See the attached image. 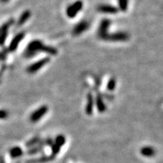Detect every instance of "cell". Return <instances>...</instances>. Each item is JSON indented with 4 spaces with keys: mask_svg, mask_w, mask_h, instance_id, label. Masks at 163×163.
<instances>
[{
    "mask_svg": "<svg viewBox=\"0 0 163 163\" xmlns=\"http://www.w3.org/2000/svg\"><path fill=\"white\" fill-rule=\"evenodd\" d=\"M0 1H1L2 2H8L9 0H0Z\"/></svg>",
    "mask_w": 163,
    "mask_h": 163,
    "instance_id": "obj_24",
    "label": "cell"
},
{
    "mask_svg": "<svg viewBox=\"0 0 163 163\" xmlns=\"http://www.w3.org/2000/svg\"><path fill=\"white\" fill-rule=\"evenodd\" d=\"M41 52H45L51 55H56L57 54V50L54 47L44 45L43 43H42L39 40H33L27 45L24 54L26 57H30Z\"/></svg>",
    "mask_w": 163,
    "mask_h": 163,
    "instance_id": "obj_1",
    "label": "cell"
},
{
    "mask_svg": "<svg viewBox=\"0 0 163 163\" xmlns=\"http://www.w3.org/2000/svg\"><path fill=\"white\" fill-rule=\"evenodd\" d=\"M118 4L121 11H125L126 10L128 9L129 1H128V0H118Z\"/></svg>",
    "mask_w": 163,
    "mask_h": 163,
    "instance_id": "obj_20",
    "label": "cell"
},
{
    "mask_svg": "<svg viewBox=\"0 0 163 163\" xmlns=\"http://www.w3.org/2000/svg\"><path fill=\"white\" fill-rule=\"evenodd\" d=\"M8 112L5 110H0V120H3V119L8 118Z\"/></svg>",
    "mask_w": 163,
    "mask_h": 163,
    "instance_id": "obj_23",
    "label": "cell"
},
{
    "mask_svg": "<svg viewBox=\"0 0 163 163\" xmlns=\"http://www.w3.org/2000/svg\"><path fill=\"white\" fill-rule=\"evenodd\" d=\"M89 28V23L86 20H82V21L78 23L73 29V34L74 36H79L82 34V33L85 32Z\"/></svg>",
    "mask_w": 163,
    "mask_h": 163,
    "instance_id": "obj_8",
    "label": "cell"
},
{
    "mask_svg": "<svg viewBox=\"0 0 163 163\" xmlns=\"http://www.w3.org/2000/svg\"><path fill=\"white\" fill-rule=\"evenodd\" d=\"M51 148H52V155L54 156H55L57 154H58L59 152H60V150H61L60 147H57L54 143L52 145V146H51Z\"/></svg>",
    "mask_w": 163,
    "mask_h": 163,
    "instance_id": "obj_22",
    "label": "cell"
},
{
    "mask_svg": "<svg viewBox=\"0 0 163 163\" xmlns=\"http://www.w3.org/2000/svg\"><path fill=\"white\" fill-rule=\"evenodd\" d=\"M55 156H54L50 155V156H43L41 157L36 158V159H31L27 160V163H45L50 162V161L54 160Z\"/></svg>",
    "mask_w": 163,
    "mask_h": 163,
    "instance_id": "obj_11",
    "label": "cell"
},
{
    "mask_svg": "<svg viewBox=\"0 0 163 163\" xmlns=\"http://www.w3.org/2000/svg\"><path fill=\"white\" fill-rule=\"evenodd\" d=\"M94 101L92 93H89L87 97V105L85 109V113L88 115H91L93 113V108H94Z\"/></svg>",
    "mask_w": 163,
    "mask_h": 163,
    "instance_id": "obj_12",
    "label": "cell"
},
{
    "mask_svg": "<svg viewBox=\"0 0 163 163\" xmlns=\"http://www.w3.org/2000/svg\"><path fill=\"white\" fill-rule=\"evenodd\" d=\"M97 10L101 13L110 14V15H115L119 12V9L116 7L110 6V5H101L98 6Z\"/></svg>",
    "mask_w": 163,
    "mask_h": 163,
    "instance_id": "obj_10",
    "label": "cell"
},
{
    "mask_svg": "<svg viewBox=\"0 0 163 163\" xmlns=\"http://www.w3.org/2000/svg\"><path fill=\"white\" fill-rule=\"evenodd\" d=\"M10 156H11L12 159H16V158H18L24 154V152H23L22 149L19 147H15L13 148H11L9 151Z\"/></svg>",
    "mask_w": 163,
    "mask_h": 163,
    "instance_id": "obj_16",
    "label": "cell"
},
{
    "mask_svg": "<svg viewBox=\"0 0 163 163\" xmlns=\"http://www.w3.org/2000/svg\"><path fill=\"white\" fill-rule=\"evenodd\" d=\"M48 106L43 105V106H40L39 108H38L37 110H35L34 112L31 114L30 117H29V120L32 122H38L40 119H42L43 117L48 112Z\"/></svg>",
    "mask_w": 163,
    "mask_h": 163,
    "instance_id": "obj_5",
    "label": "cell"
},
{
    "mask_svg": "<svg viewBox=\"0 0 163 163\" xmlns=\"http://www.w3.org/2000/svg\"><path fill=\"white\" fill-rule=\"evenodd\" d=\"M115 86H116V80L114 78L110 79L107 82V85H106L108 90L113 91L115 88Z\"/></svg>",
    "mask_w": 163,
    "mask_h": 163,
    "instance_id": "obj_21",
    "label": "cell"
},
{
    "mask_svg": "<svg viewBox=\"0 0 163 163\" xmlns=\"http://www.w3.org/2000/svg\"><path fill=\"white\" fill-rule=\"evenodd\" d=\"M40 141H41V139H40L38 137H35V138H32V139H30L29 141H27V143H26V147L30 148V147H36V145L38 144Z\"/></svg>",
    "mask_w": 163,
    "mask_h": 163,
    "instance_id": "obj_18",
    "label": "cell"
},
{
    "mask_svg": "<svg viewBox=\"0 0 163 163\" xmlns=\"http://www.w3.org/2000/svg\"><path fill=\"white\" fill-rule=\"evenodd\" d=\"M16 163H20V162H16Z\"/></svg>",
    "mask_w": 163,
    "mask_h": 163,
    "instance_id": "obj_25",
    "label": "cell"
},
{
    "mask_svg": "<svg viewBox=\"0 0 163 163\" xmlns=\"http://www.w3.org/2000/svg\"><path fill=\"white\" fill-rule=\"evenodd\" d=\"M110 24H111V22H110V20H108V19H104V20H103L101 22L99 29H98V36H99L100 38H103L104 37L105 35H106V33H108L107 30L109 27H110Z\"/></svg>",
    "mask_w": 163,
    "mask_h": 163,
    "instance_id": "obj_9",
    "label": "cell"
},
{
    "mask_svg": "<svg viewBox=\"0 0 163 163\" xmlns=\"http://www.w3.org/2000/svg\"><path fill=\"white\" fill-rule=\"evenodd\" d=\"M24 36H25V33L24 32L17 33L16 36L13 38V39L11 40V43H10L9 45V47H8V50H9L10 52H15L17 48V47H18L20 42L24 39Z\"/></svg>",
    "mask_w": 163,
    "mask_h": 163,
    "instance_id": "obj_7",
    "label": "cell"
},
{
    "mask_svg": "<svg viewBox=\"0 0 163 163\" xmlns=\"http://www.w3.org/2000/svg\"><path fill=\"white\" fill-rule=\"evenodd\" d=\"M95 102L98 112H100V113H104L106 110V104L103 102V98L100 95H97V97H96Z\"/></svg>",
    "mask_w": 163,
    "mask_h": 163,
    "instance_id": "obj_15",
    "label": "cell"
},
{
    "mask_svg": "<svg viewBox=\"0 0 163 163\" xmlns=\"http://www.w3.org/2000/svg\"><path fill=\"white\" fill-rule=\"evenodd\" d=\"M65 142H66L65 137H64V135H61H61H58L56 137L55 141H54V143H55L57 147H59L60 148H61V147L64 145Z\"/></svg>",
    "mask_w": 163,
    "mask_h": 163,
    "instance_id": "obj_19",
    "label": "cell"
},
{
    "mask_svg": "<svg viewBox=\"0 0 163 163\" xmlns=\"http://www.w3.org/2000/svg\"><path fill=\"white\" fill-rule=\"evenodd\" d=\"M82 8H83V2L81 0H78V1L71 4L70 6H69V7L66 8V15L70 18H73L78 15L79 12L82 9Z\"/></svg>",
    "mask_w": 163,
    "mask_h": 163,
    "instance_id": "obj_3",
    "label": "cell"
},
{
    "mask_svg": "<svg viewBox=\"0 0 163 163\" xmlns=\"http://www.w3.org/2000/svg\"><path fill=\"white\" fill-rule=\"evenodd\" d=\"M14 23V20H10L6 24H3L1 27H0V45H3L6 42L7 36H8V29L11 27V25Z\"/></svg>",
    "mask_w": 163,
    "mask_h": 163,
    "instance_id": "obj_6",
    "label": "cell"
},
{
    "mask_svg": "<svg viewBox=\"0 0 163 163\" xmlns=\"http://www.w3.org/2000/svg\"><path fill=\"white\" fill-rule=\"evenodd\" d=\"M141 153L143 156L152 157L156 155V150L152 147H143L141 149Z\"/></svg>",
    "mask_w": 163,
    "mask_h": 163,
    "instance_id": "obj_14",
    "label": "cell"
},
{
    "mask_svg": "<svg viewBox=\"0 0 163 163\" xmlns=\"http://www.w3.org/2000/svg\"><path fill=\"white\" fill-rule=\"evenodd\" d=\"M129 38V35L124 32H118L114 33H106L102 39L112 42H124Z\"/></svg>",
    "mask_w": 163,
    "mask_h": 163,
    "instance_id": "obj_2",
    "label": "cell"
},
{
    "mask_svg": "<svg viewBox=\"0 0 163 163\" xmlns=\"http://www.w3.org/2000/svg\"><path fill=\"white\" fill-rule=\"evenodd\" d=\"M30 16H31L30 11H28V10H27V11H24L22 13V15H20L19 20H17V27H21L22 25H24V24L29 20V18L30 17Z\"/></svg>",
    "mask_w": 163,
    "mask_h": 163,
    "instance_id": "obj_13",
    "label": "cell"
},
{
    "mask_svg": "<svg viewBox=\"0 0 163 163\" xmlns=\"http://www.w3.org/2000/svg\"><path fill=\"white\" fill-rule=\"evenodd\" d=\"M49 61H50V58L49 57H44L43 59H40V60L33 63V64L28 66L27 69V73H30V74L36 73L40 69H42L44 66L46 65L48 63H49Z\"/></svg>",
    "mask_w": 163,
    "mask_h": 163,
    "instance_id": "obj_4",
    "label": "cell"
},
{
    "mask_svg": "<svg viewBox=\"0 0 163 163\" xmlns=\"http://www.w3.org/2000/svg\"><path fill=\"white\" fill-rule=\"evenodd\" d=\"M44 148H45V147L43 146V145L38 144L36 145V147H31L29 150H28L26 152V154L30 156V155H35V154H37V153H40V152H43Z\"/></svg>",
    "mask_w": 163,
    "mask_h": 163,
    "instance_id": "obj_17",
    "label": "cell"
}]
</instances>
